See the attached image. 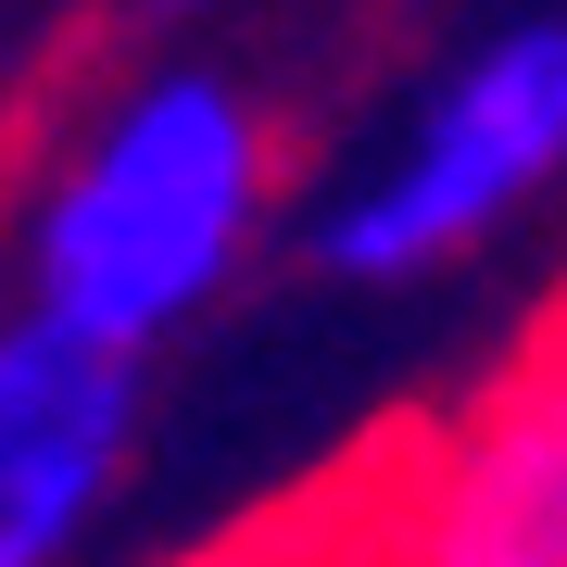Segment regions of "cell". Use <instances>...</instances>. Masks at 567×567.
<instances>
[{"label":"cell","instance_id":"obj_4","mask_svg":"<svg viewBox=\"0 0 567 567\" xmlns=\"http://www.w3.org/2000/svg\"><path fill=\"white\" fill-rule=\"evenodd\" d=\"M140 442V353L25 303L0 328V567H63Z\"/></svg>","mask_w":567,"mask_h":567},{"label":"cell","instance_id":"obj_2","mask_svg":"<svg viewBox=\"0 0 567 567\" xmlns=\"http://www.w3.org/2000/svg\"><path fill=\"white\" fill-rule=\"evenodd\" d=\"M555 177H567V13H529L492 51H466L391 140V164H365L316 215V265L328 278H429V265L480 252L517 203H543Z\"/></svg>","mask_w":567,"mask_h":567},{"label":"cell","instance_id":"obj_1","mask_svg":"<svg viewBox=\"0 0 567 567\" xmlns=\"http://www.w3.org/2000/svg\"><path fill=\"white\" fill-rule=\"evenodd\" d=\"M265 227V114L215 63H164L89 126L63 189L25 227V278L63 328L152 353L252 265Z\"/></svg>","mask_w":567,"mask_h":567},{"label":"cell","instance_id":"obj_3","mask_svg":"<svg viewBox=\"0 0 567 567\" xmlns=\"http://www.w3.org/2000/svg\"><path fill=\"white\" fill-rule=\"evenodd\" d=\"M341 567H567V303L454 416L353 466Z\"/></svg>","mask_w":567,"mask_h":567}]
</instances>
